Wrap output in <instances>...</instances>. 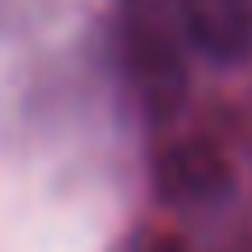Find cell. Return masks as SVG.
Returning a JSON list of instances; mask_svg holds the SVG:
<instances>
[{
  "label": "cell",
  "mask_w": 252,
  "mask_h": 252,
  "mask_svg": "<svg viewBox=\"0 0 252 252\" xmlns=\"http://www.w3.org/2000/svg\"><path fill=\"white\" fill-rule=\"evenodd\" d=\"M154 252H182V248L178 243H163V248H154Z\"/></svg>",
  "instance_id": "cell-3"
},
{
  "label": "cell",
  "mask_w": 252,
  "mask_h": 252,
  "mask_svg": "<svg viewBox=\"0 0 252 252\" xmlns=\"http://www.w3.org/2000/svg\"><path fill=\"white\" fill-rule=\"evenodd\" d=\"M234 159L210 135H187L173 140L154 163V187L178 210H220L234 196Z\"/></svg>",
  "instance_id": "cell-1"
},
{
  "label": "cell",
  "mask_w": 252,
  "mask_h": 252,
  "mask_svg": "<svg viewBox=\"0 0 252 252\" xmlns=\"http://www.w3.org/2000/svg\"><path fill=\"white\" fill-rule=\"evenodd\" d=\"M178 37L215 65H238L252 56V0H163Z\"/></svg>",
  "instance_id": "cell-2"
}]
</instances>
